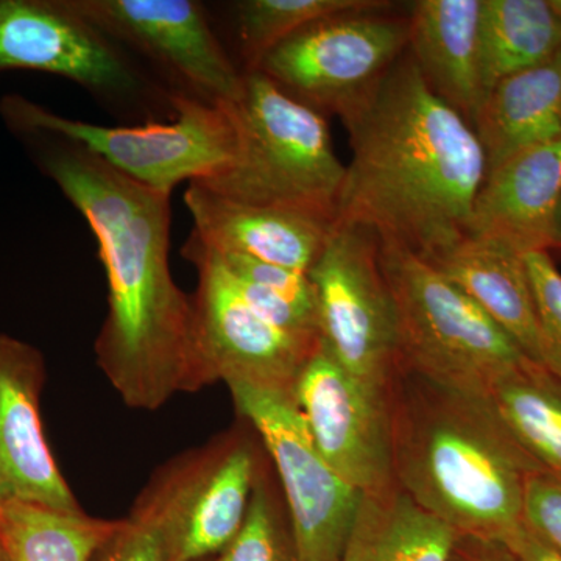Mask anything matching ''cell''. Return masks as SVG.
<instances>
[{
	"label": "cell",
	"mask_w": 561,
	"mask_h": 561,
	"mask_svg": "<svg viewBox=\"0 0 561 561\" xmlns=\"http://www.w3.org/2000/svg\"><path fill=\"white\" fill-rule=\"evenodd\" d=\"M260 470L251 443L227 435L172 461L133 511L157 526L168 561H209L241 530Z\"/></svg>",
	"instance_id": "obj_11"
},
{
	"label": "cell",
	"mask_w": 561,
	"mask_h": 561,
	"mask_svg": "<svg viewBox=\"0 0 561 561\" xmlns=\"http://www.w3.org/2000/svg\"><path fill=\"white\" fill-rule=\"evenodd\" d=\"M552 250L561 251V201L557 208L556 220H553Z\"/></svg>",
	"instance_id": "obj_33"
},
{
	"label": "cell",
	"mask_w": 561,
	"mask_h": 561,
	"mask_svg": "<svg viewBox=\"0 0 561 561\" xmlns=\"http://www.w3.org/2000/svg\"><path fill=\"white\" fill-rule=\"evenodd\" d=\"M449 561H518L501 541L459 535Z\"/></svg>",
	"instance_id": "obj_31"
},
{
	"label": "cell",
	"mask_w": 561,
	"mask_h": 561,
	"mask_svg": "<svg viewBox=\"0 0 561 561\" xmlns=\"http://www.w3.org/2000/svg\"><path fill=\"white\" fill-rule=\"evenodd\" d=\"M381 9L313 22L268 51L256 70L313 110L346 119L409 46V18Z\"/></svg>",
	"instance_id": "obj_8"
},
{
	"label": "cell",
	"mask_w": 561,
	"mask_h": 561,
	"mask_svg": "<svg viewBox=\"0 0 561 561\" xmlns=\"http://www.w3.org/2000/svg\"><path fill=\"white\" fill-rule=\"evenodd\" d=\"M0 561H11L7 552L3 551L2 545H0Z\"/></svg>",
	"instance_id": "obj_34"
},
{
	"label": "cell",
	"mask_w": 561,
	"mask_h": 561,
	"mask_svg": "<svg viewBox=\"0 0 561 561\" xmlns=\"http://www.w3.org/2000/svg\"><path fill=\"white\" fill-rule=\"evenodd\" d=\"M91 561H168L157 526L142 513L133 511L103 542Z\"/></svg>",
	"instance_id": "obj_30"
},
{
	"label": "cell",
	"mask_w": 561,
	"mask_h": 561,
	"mask_svg": "<svg viewBox=\"0 0 561 561\" xmlns=\"http://www.w3.org/2000/svg\"><path fill=\"white\" fill-rule=\"evenodd\" d=\"M117 526L31 502L0 507V545L11 561H91Z\"/></svg>",
	"instance_id": "obj_24"
},
{
	"label": "cell",
	"mask_w": 561,
	"mask_h": 561,
	"mask_svg": "<svg viewBox=\"0 0 561 561\" xmlns=\"http://www.w3.org/2000/svg\"><path fill=\"white\" fill-rule=\"evenodd\" d=\"M278 471L300 561H341L364 494L323 459L291 390L227 383Z\"/></svg>",
	"instance_id": "obj_9"
},
{
	"label": "cell",
	"mask_w": 561,
	"mask_h": 561,
	"mask_svg": "<svg viewBox=\"0 0 561 561\" xmlns=\"http://www.w3.org/2000/svg\"><path fill=\"white\" fill-rule=\"evenodd\" d=\"M46 381L43 354L0 334V507L31 502L81 511L44 437L39 398Z\"/></svg>",
	"instance_id": "obj_15"
},
{
	"label": "cell",
	"mask_w": 561,
	"mask_h": 561,
	"mask_svg": "<svg viewBox=\"0 0 561 561\" xmlns=\"http://www.w3.org/2000/svg\"><path fill=\"white\" fill-rule=\"evenodd\" d=\"M291 397L317 449L351 486L367 496L397 485L389 387L346 370L320 337Z\"/></svg>",
	"instance_id": "obj_13"
},
{
	"label": "cell",
	"mask_w": 561,
	"mask_h": 561,
	"mask_svg": "<svg viewBox=\"0 0 561 561\" xmlns=\"http://www.w3.org/2000/svg\"><path fill=\"white\" fill-rule=\"evenodd\" d=\"M553 7H556L557 11H559L561 16V0H552Z\"/></svg>",
	"instance_id": "obj_35"
},
{
	"label": "cell",
	"mask_w": 561,
	"mask_h": 561,
	"mask_svg": "<svg viewBox=\"0 0 561 561\" xmlns=\"http://www.w3.org/2000/svg\"><path fill=\"white\" fill-rule=\"evenodd\" d=\"M457 537L394 485L362 497L341 561H449Z\"/></svg>",
	"instance_id": "obj_21"
},
{
	"label": "cell",
	"mask_w": 561,
	"mask_h": 561,
	"mask_svg": "<svg viewBox=\"0 0 561 561\" xmlns=\"http://www.w3.org/2000/svg\"><path fill=\"white\" fill-rule=\"evenodd\" d=\"M472 128L489 172L519 151L561 138V51L497 81L486 92Z\"/></svg>",
	"instance_id": "obj_20"
},
{
	"label": "cell",
	"mask_w": 561,
	"mask_h": 561,
	"mask_svg": "<svg viewBox=\"0 0 561 561\" xmlns=\"http://www.w3.org/2000/svg\"><path fill=\"white\" fill-rule=\"evenodd\" d=\"M389 393L397 485L459 535L508 540L524 524L527 479L541 468L486 398L401 365Z\"/></svg>",
	"instance_id": "obj_3"
},
{
	"label": "cell",
	"mask_w": 561,
	"mask_h": 561,
	"mask_svg": "<svg viewBox=\"0 0 561 561\" xmlns=\"http://www.w3.org/2000/svg\"><path fill=\"white\" fill-rule=\"evenodd\" d=\"M526 264L537 308L541 367L561 381V273L551 251L527 253Z\"/></svg>",
	"instance_id": "obj_27"
},
{
	"label": "cell",
	"mask_w": 561,
	"mask_h": 561,
	"mask_svg": "<svg viewBox=\"0 0 561 561\" xmlns=\"http://www.w3.org/2000/svg\"><path fill=\"white\" fill-rule=\"evenodd\" d=\"M169 119L131 127H105L61 114L20 94L0 101V117L11 133H49L79 144L136 183L172 194L179 184L220 175L236 161L238 124L231 106L213 105L175 92Z\"/></svg>",
	"instance_id": "obj_5"
},
{
	"label": "cell",
	"mask_w": 561,
	"mask_h": 561,
	"mask_svg": "<svg viewBox=\"0 0 561 561\" xmlns=\"http://www.w3.org/2000/svg\"><path fill=\"white\" fill-rule=\"evenodd\" d=\"M483 397L541 470L561 478V381L527 360L496 379Z\"/></svg>",
	"instance_id": "obj_23"
},
{
	"label": "cell",
	"mask_w": 561,
	"mask_h": 561,
	"mask_svg": "<svg viewBox=\"0 0 561 561\" xmlns=\"http://www.w3.org/2000/svg\"><path fill=\"white\" fill-rule=\"evenodd\" d=\"M209 561H300L289 519H284L261 472L241 530Z\"/></svg>",
	"instance_id": "obj_26"
},
{
	"label": "cell",
	"mask_w": 561,
	"mask_h": 561,
	"mask_svg": "<svg viewBox=\"0 0 561 561\" xmlns=\"http://www.w3.org/2000/svg\"><path fill=\"white\" fill-rule=\"evenodd\" d=\"M523 522L561 553V478L549 471L529 476L524 489Z\"/></svg>",
	"instance_id": "obj_29"
},
{
	"label": "cell",
	"mask_w": 561,
	"mask_h": 561,
	"mask_svg": "<svg viewBox=\"0 0 561 561\" xmlns=\"http://www.w3.org/2000/svg\"><path fill=\"white\" fill-rule=\"evenodd\" d=\"M398 317L400 365L472 394L526 364L527 357L489 313L434 265L379 245Z\"/></svg>",
	"instance_id": "obj_6"
},
{
	"label": "cell",
	"mask_w": 561,
	"mask_h": 561,
	"mask_svg": "<svg viewBox=\"0 0 561 561\" xmlns=\"http://www.w3.org/2000/svg\"><path fill=\"white\" fill-rule=\"evenodd\" d=\"M308 275L321 341L346 370L389 387L400 367V337L378 239L334 225Z\"/></svg>",
	"instance_id": "obj_10"
},
{
	"label": "cell",
	"mask_w": 561,
	"mask_h": 561,
	"mask_svg": "<svg viewBox=\"0 0 561 561\" xmlns=\"http://www.w3.org/2000/svg\"><path fill=\"white\" fill-rule=\"evenodd\" d=\"M84 221L108 284V313L95 341L102 371L131 409L154 411L181 391L208 386L194 306L169 265L171 194L136 183L79 144L14 133Z\"/></svg>",
	"instance_id": "obj_1"
},
{
	"label": "cell",
	"mask_w": 561,
	"mask_h": 561,
	"mask_svg": "<svg viewBox=\"0 0 561 561\" xmlns=\"http://www.w3.org/2000/svg\"><path fill=\"white\" fill-rule=\"evenodd\" d=\"M479 47L486 95L505 77L560 54V13L552 0H482Z\"/></svg>",
	"instance_id": "obj_22"
},
{
	"label": "cell",
	"mask_w": 561,
	"mask_h": 561,
	"mask_svg": "<svg viewBox=\"0 0 561 561\" xmlns=\"http://www.w3.org/2000/svg\"><path fill=\"white\" fill-rule=\"evenodd\" d=\"M382 0H241L232 5L245 73L284 39L313 22L346 11L381 9Z\"/></svg>",
	"instance_id": "obj_25"
},
{
	"label": "cell",
	"mask_w": 561,
	"mask_h": 561,
	"mask_svg": "<svg viewBox=\"0 0 561 561\" xmlns=\"http://www.w3.org/2000/svg\"><path fill=\"white\" fill-rule=\"evenodd\" d=\"M334 225L434 262L467 239L489 165L470 122L442 101L408 50L346 119Z\"/></svg>",
	"instance_id": "obj_2"
},
{
	"label": "cell",
	"mask_w": 561,
	"mask_h": 561,
	"mask_svg": "<svg viewBox=\"0 0 561 561\" xmlns=\"http://www.w3.org/2000/svg\"><path fill=\"white\" fill-rule=\"evenodd\" d=\"M214 253L217 254L221 264L234 278L249 280V283L257 284V286L278 291L283 297L294 301L295 305L301 306L308 311L317 312L316 294H313L308 273L291 271V268L268 264V262L239 256V254L217 253V251H214ZM317 316H319V312H317Z\"/></svg>",
	"instance_id": "obj_28"
},
{
	"label": "cell",
	"mask_w": 561,
	"mask_h": 561,
	"mask_svg": "<svg viewBox=\"0 0 561 561\" xmlns=\"http://www.w3.org/2000/svg\"><path fill=\"white\" fill-rule=\"evenodd\" d=\"M110 39L146 55L176 92L213 105L241 101L245 72L234 65L195 0H68Z\"/></svg>",
	"instance_id": "obj_14"
},
{
	"label": "cell",
	"mask_w": 561,
	"mask_h": 561,
	"mask_svg": "<svg viewBox=\"0 0 561 561\" xmlns=\"http://www.w3.org/2000/svg\"><path fill=\"white\" fill-rule=\"evenodd\" d=\"M504 545L518 561H561V553L523 524Z\"/></svg>",
	"instance_id": "obj_32"
},
{
	"label": "cell",
	"mask_w": 561,
	"mask_h": 561,
	"mask_svg": "<svg viewBox=\"0 0 561 561\" xmlns=\"http://www.w3.org/2000/svg\"><path fill=\"white\" fill-rule=\"evenodd\" d=\"M236 161L202 187L243 205L297 210L334 224L346 165L327 116L291 98L260 70L245 73Z\"/></svg>",
	"instance_id": "obj_4"
},
{
	"label": "cell",
	"mask_w": 561,
	"mask_h": 561,
	"mask_svg": "<svg viewBox=\"0 0 561 561\" xmlns=\"http://www.w3.org/2000/svg\"><path fill=\"white\" fill-rule=\"evenodd\" d=\"M10 70L62 77L111 110L175 113V92L150 80L68 0H0V73Z\"/></svg>",
	"instance_id": "obj_7"
},
{
	"label": "cell",
	"mask_w": 561,
	"mask_h": 561,
	"mask_svg": "<svg viewBox=\"0 0 561 561\" xmlns=\"http://www.w3.org/2000/svg\"><path fill=\"white\" fill-rule=\"evenodd\" d=\"M561 201V138L513 154L486 173L467 238L527 254L551 251Z\"/></svg>",
	"instance_id": "obj_16"
},
{
	"label": "cell",
	"mask_w": 561,
	"mask_h": 561,
	"mask_svg": "<svg viewBox=\"0 0 561 561\" xmlns=\"http://www.w3.org/2000/svg\"><path fill=\"white\" fill-rule=\"evenodd\" d=\"M184 203L192 234L217 253L239 254L308 273L330 238L332 221L278 208L243 205L190 183Z\"/></svg>",
	"instance_id": "obj_17"
},
{
	"label": "cell",
	"mask_w": 561,
	"mask_h": 561,
	"mask_svg": "<svg viewBox=\"0 0 561 561\" xmlns=\"http://www.w3.org/2000/svg\"><path fill=\"white\" fill-rule=\"evenodd\" d=\"M482 0H419L409 16V46L432 91L470 124L485 91L479 24Z\"/></svg>",
	"instance_id": "obj_18"
},
{
	"label": "cell",
	"mask_w": 561,
	"mask_h": 561,
	"mask_svg": "<svg viewBox=\"0 0 561 561\" xmlns=\"http://www.w3.org/2000/svg\"><path fill=\"white\" fill-rule=\"evenodd\" d=\"M183 256L197 271L195 341L209 383L294 389L320 337L279 330L254 311L217 254L194 234L184 243Z\"/></svg>",
	"instance_id": "obj_12"
},
{
	"label": "cell",
	"mask_w": 561,
	"mask_h": 561,
	"mask_svg": "<svg viewBox=\"0 0 561 561\" xmlns=\"http://www.w3.org/2000/svg\"><path fill=\"white\" fill-rule=\"evenodd\" d=\"M430 264L489 313L527 359L541 367L537 308L526 254L467 238Z\"/></svg>",
	"instance_id": "obj_19"
}]
</instances>
